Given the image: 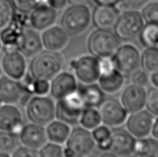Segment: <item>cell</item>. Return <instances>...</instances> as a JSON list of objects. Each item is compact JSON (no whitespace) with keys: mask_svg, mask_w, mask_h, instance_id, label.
<instances>
[{"mask_svg":"<svg viewBox=\"0 0 158 157\" xmlns=\"http://www.w3.org/2000/svg\"><path fill=\"white\" fill-rule=\"evenodd\" d=\"M0 64L5 75L13 79L21 80L27 74L26 58L15 47H10L4 53Z\"/></svg>","mask_w":158,"mask_h":157,"instance_id":"11","label":"cell"},{"mask_svg":"<svg viewBox=\"0 0 158 157\" xmlns=\"http://www.w3.org/2000/svg\"><path fill=\"white\" fill-rule=\"evenodd\" d=\"M2 43L1 40H0V52L2 51Z\"/></svg>","mask_w":158,"mask_h":157,"instance_id":"49","label":"cell"},{"mask_svg":"<svg viewBox=\"0 0 158 157\" xmlns=\"http://www.w3.org/2000/svg\"><path fill=\"white\" fill-rule=\"evenodd\" d=\"M69 1L74 5H85L90 0H69Z\"/></svg>","mask_w":158,"mask_h":157,"instance_id":"46","label":"cell"},{"mask_svg":"<svg viewBox=\"0 0 158 157\" xmlns=\"http://www.w3.org/2000/svg\"><path fill=\"white\" fill-rule=\"evenodd\" d=\"M147 91L144 87L131 84L124 89L121 96V103L128 113H135L144 108Z\"/></svg>","mask_w":158,"mask_h":157,"instance_id":"17","label":"cell"},{"mask_svg":"<svg viewBox=\"0 0 158 157\" xmlns=\"http://www.w3.org/2000/svg\"><path fill=\"white\" fill-rule=\"evenodd\" d=\"M72 157H77V156H72Z\"/></svg>","mask_w":158,"mask_h":157,"instance_id":"51","label":"cell"},{"mask_svg":"<svg viewBox=\"0 0 158 157\" xmlns=\"http://www.w3.org/2000/svg\"><path fill=\"white\" fill-rule=\"evenodd\" d=\"M18 135L22 145L35 150L41 148L48 140L44 126L33 123L24 125Z\"/></svg>","mask_w":158,"mask_h":157,"instance_id":"19","label":"cell"},{"mask_svg":"<svg viewBox=\"0 0 158 157\" xmlns=\"http://www.w3.org/2000/svg\"><path fill=\"white\" fill-rule=\"evenodd\" d=\"M15 49L25 58H31L43 49L41 35L33 29H25L19 35Z\"/></svg>","mask_w":158,"mask_h":157,"instance_id":"18","label":"cell"},{"mask_svg":"<svg viewBox=\"0 0 158 157\" xmlns=\"http://www.w3.org/2000/svg\"><path fill=\"white\" fill-rule=\"evenodd\" d=\"M11 157H38V150L25 147L18 146L11 153Z\"/></svg>","mask_w":158,"mask_h":157,"instance_id":"40","label":"cell"},{"mask_svg":"<svg viewBox=\"0 0 158 157\" xmlns=\"http://www.w3.org/2000/svg\"><path fill=\"white\" fill-rule=\"evenodd\" d=\"M41 38L43 47L55 52L63 50L69 42L68 33L58 26H52L43 30Z\"/></svg>","mask_w":158,"mask_h":157,"instance_id":"21","label":"cell"},{"mask_svg":"<svg viewBox=\"0 0 158 157\" xmlns=\"http://www.w3.org/2000/svg\"><path fill=\"white\" fill-rule=\"evenodd\" d=\"M98 86L104 93L113 94L119 91L125 84V76L115 69L111 74L100 75L98 78Z\"/></svg>","mask_w":158,"mask_h":157,"instance_id":"25","label":"cell"},{"mask_svg":"<svg viewBox=\"0 0 158 157\" xmlns=\"http://www.w3.org/2000/svg\"><path fill=\"white\" fill-rule=\"evenodd\" d=\"M18 135L0 131V152L10 154L18 147Z\"/></svg>","mask_w":158,"mask_h":157,"instance_id":"33","label":"cell"},{"mask_svg":"<svg viewBox=\"0 0 158 157\" xmlns=\"http://www.w3.org/2000/svg\"><path fill=\"white\" fill-rule=\"evenodd\" d=\"M70 66L74 70V75L81 83L92 84L100 76L98 60L93 55H85L72 60Z\"/></svg>","mask_w":158,"mask_h":157,"instance_id":"10","label":"cell"},{"mask_svg":"<svg viewBox=\"0 0 158 157\" xmlns=\"http://www.w3.org/2000/svg\"><path fill=\"white\" fill-rule=\"evenodd\" d=\"M148 0H119L121 7L128 10H136L142 8Z\"/></svg>","mask_w":158,"mask_h":157,"instance_id":"41","label":"cell"},{"mask_svg":"<svg viewBox=\"0 0 158 157\" xmlns=\"http://www.w3.org/2000/svg\"><path fill=\"white\" fill-rule=\"evenodd\" d=\"M26 115L31 123L47 125L56 117V104L51 98L35 95L28 100Z\"/></svg>","mask_w":158,"mask_h":157,"instance_id":"3","label":"cell"},{"mask_svg":"<svg viewBox=\"0 0 158 157\" xmlns=\"http://www.w3.org/2000/svg\"><path fill=\"white\" fill-rule=\"evenodd\" d=\"M141 44L146 47H158V24L148 23L140 32Z\"/></svg>","mask_w":158,"mask_h":157,"instance_id":"29","label":"cell"},{"mask_svg":"<svg viewBox=\"0 0 158 157\" xmlns=\"http://www.w3.org/2000/svg\"><path fill=\"white\" fill-rule=\"evenodd\" d=\"M45 129L47 139L50 142L60 145L66 142L71 132L69 125L58 120H52Z\"/></svg>","mask_w":158,"mask_h":157,"instance_id":"26","label":"cell"},{"mask_svg":"<svg viewBox=\"0 0 158 157\" xmlns=\"http://www.w3.org/2000/svg\"><path fill=\"white\" fill-rule=\"evenodd\" d=\"M92 134L98 149L103 151H109L111 130L108 126L99 125L93 130Z\"/></svg>","mask_w":158,"mask_h":157,"instance_id":"30","label":"cell"},{"mask_svg":"<svg viewBox=\"0 0 158 157\" xmlns=\"http://www.w3.org/2000/svg\"><path fill=\"white\" fill-rule=\"evenodd\" d=\"M85 106L77 90L59 100L56 105V117L57 120L69 125H75L79 120Z\"/></svg>","mask_w":158,"mask_h":157,"instance_id":"6","label":"cell"},{"mask_svg":"<svg viewBox=\"0 0 158 157\" xmlns=\"http://www.w3.org/2000/svg\"><path fill=\"white\" fill-rule=\"evenodd\" d=\"M142 16L146 23L158 24V2H151L143 8Z\"/></svg>","mask_w":158,"mask_h":157,"instance_id":"37","label":"cell"},{"mask_svg":"<svg viewBox=\"0 0 158 157\" xmlns=\"http://www.w3.org/2000/svg\"><path fill=\"white\" fill-rule=\"evenodd\" d=\"M154 117L146 110H140L131 114L126 123L127 130L137 139L147 137L151 133Z\"/></svg>","mask_w":158,"mask_h":157,"instance_id":"15","label":"cell"},{"mask_svg":"<svg viewBox=\"0 0 158 157\" xmlns=\"http://www.w3.org/2000/svg\"><path fill=\"white\" fill-rule=\"evenodd\" d=\"M112 60L115 69L121 74H131L139 66L141 54L136 46L126 44L118 47Z\"/></svg>","mask_w":158,"mask_h":157,"instance_id":"8","label":"cell"},{"mask_svg":"<svg viewBox=\"0 0 158 157\" xmlns=\"http://www.w3.org/2000/svg\"><path fill=\"white\" fill-rule=\"evenodd\" d=\"M78 93L85 107H98L105 100V93L98 85L80 84L78 85Z\"/></svg>","mask_w":158,"mask_h":157,"instance_id":"24","label":"cell"},{"mask_svg":"<svg viewBox=\"0 0 158 157\" xmlns=\"http://www.w3.org/2000/svg\"><path fill=\"white\" fill-rule=\"evenodd\" d=\"M12 3L19 13L27 14L38 6L48 5L49 0H12Z\"/></svg>","mask_w":158,"mask_h":157,"instance_id":"34","label":"cell"},{"mask_svg":"<svg viewBox=\"0 0 158 157\" xmlns=\"http://www.w3.org/2000/svg\"><path fill=\"white\" fill-rule=\"evenodd\" d=\"M120 44V39L110 30H96L90 34L87 40L89 51L99 59L112 57Z\"/></svg>","mask_w":158,"mask_h":157,"instance_id":"2","label":"cell"},{"mask_svg":"<svg viewBox=\"0 0 158 157\" xmlns=\"http://www.w3.org/2000/svg\"><path fill=\"white\" fill-rule=\"evenodd\" d=\"M27 21H29V18L26 16V13H22L18 16H16L15 14L10 26L0 33V40L2 44L9 47H15L19 35L25 29Z\"/></svg>","mask_w":158,"mask_h":157,"instance_id":"23","label":"cell"},{"mask_svg":"<svg viewBox=\"0 0 158 157\" xmlns=\"http://www.w3.org/2000/svg\"><path fill=\"white\" fill-rule=\"evenodd\" d=\"M151 134L153 138L158 140V118L154 120L153 127H152Z\"/></svg>","mask_w":158,"mask_h":157,"instance_id":"43","label":"cell"},{"mask_svg":"<svg viewBox=\"0 0 158 157\" xmlns=\"http://www.w3.org/2000/svg\"><path fill=\"white\" fill-rule=\"evenodd\" d=\"M143 26L142 14L136 10H128L118 18L114 26L115 34L121 40H132L139 36Z\"/></svg>","mask_w":158,"mask_h":157,"instance_id":"7","label":"cell"},{"mask_svg":"<svg viewBox=\"0 0 158 157\" xmlns=\"http://www.w3.org/2000/svg\"><path fill=\"white\" fill-rule=\"evenodd\" d=\"M150 80L151 83L153 84L155 87L158 88V71L152 73Z\"/></svg>","mask_w":158,"mask_h":157,"instance_id":"45","label":"cell"},{"mask_svg":"<svg viewBox=\"0 0 158 157\" xmlns=\"http://www.w3.org/2000/svg\"><path fill=\"white\" fill-rule=\"evenodd\" d=\"M99 157H120L117 156V155H115L114 153L113 152H104L103 154H102Z\"/></svg>","mask_w":158,"mask_h":157,"instance_id":"47","label":"cell"},{"mask_svg":"<svg viewBox=\"0 0 158 157\" xmlns=\"http://www.w3.org/2000/svg\"><path fill=\"white\" fill-rule=\"evenodd\" d=\"M30 95L23 83L19 80L6 75L0 77V103L2 104L15 105L22 99L27 102Z\"/></svg>","mask_w":158,"mask_h":157,"instance_id":"9","label":"cell"},{"mask_svg":"<svg viewBox=\"0 0 158 157\" xmlns=\"http://www.w3.org/2000/svg\"><path fill=\"white\" fill-rule=\"evenodd\" d=\"M137 139L134 136L122 128L111 130L110 145L109 151L120 157H128L135 153Z\"/></svg>","mask_w":158,"mask_h":157,"instance_id":"13","label":"cell"},{"mask_svg":"<svg viewBox=\"0 0 158 157\" xmlns=\"http://www.w3.org/2000/svg\"><path fill=\"white\" fill-rule=\"evenodd\" d=\"M140 64L147 73L158 71V47H147L141 55Z\"/></svg>","mask_w":158,"mask_h":157,"instance_id":"28","label":"cell"},{"mask_svg":"<svg viewBox=\"0 0 158 157\" xmlns=\"http://www.w3.org/2000/svg\"><path fill=\"white\" fill-rule=\"evenodd\" d=\"M150 78L144 70H136L132 75V83L135 85L145 87L148 84Z\"/></svg>","mask_w":158,"mask_h":157,"instance_id":"38","label":"cell"},{"mask_svg":"<svg viewBox=\"0 0 158 157\" xmlns=\"http://www.w3.org/2000/svg\"><path fill=\"white\" fill-rule=\"evenodd\" d=\"M98 107L101 122L108 127L122 125L128 117V112L116 99H105Z\"/></svg>","mask_w":158,"mask_h":157,"instance_id":"12","label":"cell"},{"mask_svg":"<svg viewBox=\"0 0 158 157\" xmlns=\"http://www.w3.org/2000/svg\"><path fill=\"white\" fill-rule=\"evenodd\" d=\"M99 5H110L113 6L116 3L119 2V0H95Z\"/></svg>","mask_w":158,"mask_h":157,"instance_id":"44","label":"cell"},{"mask_svg":"<svg viewBox=\"0 0 158 157\" xmlns=\"http://www.w3.org/2000/svg\"><path fill=\"white\" fill-rule=\"evenodd\" d=\"M0 105H2V103H0Z\"/></svg>","mask_w":158,"mask_h":157,"instance_id":"52","label":"cell"},{"mask_svg":"<svg viewBox=\"0 0 158 157\" xmlns=\"http://www.w3.org/2000/svg\"><path fill=\"white\" fill-rule=\"evenodd\" d=\"M2 67H1V64H0V77L2 76Z\"/></svg>","mask_w":158,"mask_h":157,"instance_id":"50","label":"cell"},{"mask_svg":"<svg viewBox=\"0 0 158 157\" xmlns=\"http://www.w3.org/2000/svg\"><path fill=\"white\" fill-rule=\"evenodd\" d=\"M100 75H105L111 74L115 69L114 64L110 58H104L98 60Z\"/></svg>","mask_w":158,"mask_h":157,"instance_id":"39","label":"cell"},{"mask_svg":"<svg viewBox=\"0 0 158 157\" xmlns=\"http://www.w3.org/2000/svg\"><path fill=\"white\" fill-rule=\"evenodd\" d=\"M67 0H49V6L55 10H60L66 6Z\"/></svg>","mask_w":158,"mask_h":157,"instance_id":"42","label":"cell"},{"mask_svg":"<svg viewBox=\"0 0 158 157\" xmlns=\"http://www.w3.org/2000/svg\"><path fill=\"white\" fill-rule=\"evenodd\" d=\"M56 18L57 15L55 9L49 5H41L31 12L29 22L33 29L42 31L52 26Z\"/></svg>","mask_w":158,"mask_h":157,"instance_id":"20","label":"cell"},{"mask_svg":"<svg viewBox=\"0 0 158 157\" xmlns=\"http://www.w3.org/2000/svg\"><path fill=\"white\" fill-rule=\"evenodd\" d=\"M135 153L139 157H158V140L153 137L139 139L135 144Z\"/></svg>","mask_w":158,"mask_h":157,"instance_id":"27","label":"cell"},{"mask_svg":"<svg viewBox=\"0 0 158 157\" xmlns=\"http://www.w3.org/2000/svg\"><path fill=\"white\" fill-rule=\"evenodd\" d=\"M65 143L64 157H86L91 155L96 146L92 132L81 127H76L71 131Z\"/></svg>","mask_w":158,"mask_h":157,"instance_id":"4","label":"cell"},{"mask_svg":"<svg viewBox=\"0 0 158 157\" xmlns=\"http://www.w3.org/2000/svg\"><path fill=\"white\" fill-rule=\"evenodd\" d=\"M15 16V10L10 0H0V33L10 26Z\"/></svg>","mask_w":158,"mask_h":157,"instance_id":"32","label":"cell"},{"mask_svg":"<svg viewBox=\"0 0 158 157\" xmlns=\"http://www.w3.org/2000/svg\"><path fill=\"white\" fill-rule=\"evenodd\" d=\"M0 157H11V155L8 153L0 152Z\"/></svg>","mask_w":158,"mask_h":157,"instance_id":"48","label":"cell"},{"mask_svg":"<svg viewBox=\"0 0 158 157\" xmlns=\"http://www.w3.org/2000/svg\"><path fill=\"white\" fill-rule=\"evenodd\" d=\"M118 18V10L113 6L99 5L94 10L92 19L98 29L110 30L114 28Z\"/></svg>","mask_w":158,"mask_h":157,"instance_id":"22","label":"cell"},{"mask_svg":"<svg viewBox=\"0 0 158 157\" xmlns=\"http://www.w3.org/2000/svg\"><path fill=\"white\" fill-rule=\"evenodd\" d=\"M91 22V14L85 5H74L62 16V28L69 35H78L85 31Z\"/></svg>","mask_w":158,"mask_h":157,"instance_id":"5","label":"cell"},{"mask_svg":"<svg viewBox=\"0 0 158 157\" xmlns=\"http://www.w3.org/2000/svg\"><path fill=\"white\" fill-rule=\"evenodd\" d=\"M79 123L87 130H94L101 123L99 111L93 107H86L82 112Z\"/></svg>","mask_w":158,"mask_h":157,"instance_id":"31","label":"cell"},{"mask_svg":"<svg viewBox=\"0 0 158 157\" xmlns=\"http://www.w3.org/2000/svg\"><path fill=\"white\" fill-rule=\"evenodd\" d=\"M38 150V157H64L61 145L52 142L46 143Z\"/></svg>","mask_w":158,"mask_h":157,"instance_id":"35","label":"cell"},{"mask_svg":"<svg viewBox=\"0 0 158 157\" xmlns=\"http://www.w3.org/2000/svg\"><path fill=\"white\" fill-rule=\"evenodd\" d=\"M51 80L49 93L57 100L64 99L77 90V79L70 72H59Z\"/></svg>","mask_w":158,"mask_h":157,"instance_id":"16","label":"cell"},{"mask_svg":"<svg viewBox=\"0 0 158 157\" xmlns=\"http://www.w3.org/2000/svg\"><path fill=\"white\" fill-rule=\"evenodd\" d=\"M24 126L23 116L15 105H0V131L18 135Z\"/></svg>","mask_w":158,"mask_h":157,"instance_id":"14","label":"cell"},{"mask_svg":"<svg viewBox=\"0 0 158 157\" xmlns=\"http://www.w3.org/2000/svg\"><path fill=\"white\" fill-rule=\"evenodd\" d=\"M146 107L153 116L158 117V88H152L147 92Z\"/></svg>","mask_w":158,"mask_h":157,"instance_id":"36","label":"cell"},{"mask_svg":"<svg viewBox=\"0 0 158 157\" xmlns=\"http://www.w3.org/2000/svg\"><path fill=\"white\" fill-rule=\"evenodd\" d=\"M63 58L58 52L41 51L31 58L29 65L31 76L35 80L49 81L60 72Z\"/></svg>","mask_w":158,"mask_h":157,"instance_id":"1","label":"cell"}]
</instances>
